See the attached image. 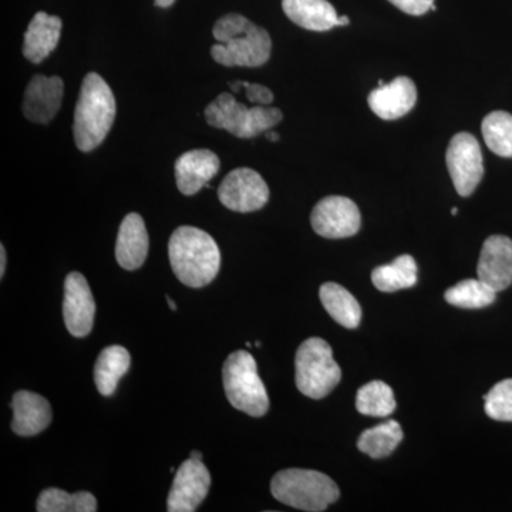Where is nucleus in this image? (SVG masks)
Here are the masks:
<instances>
[{
	"mask_svg": "<svg viewBox=\"0 0 512 512\" xmlns=\"http://www.w3.org/2000/svg\"><path fill=\"white\" fill-rule=\"evenodd\" d=\"M116 119V99L109 84L97 73L84 77L74 110L73 136L83 153H90L106 140Z\"/></svg>",
	"mask_w": 512,
	"mask_h": 512,
	"instance_id": "nucleus-3",
	"label": "nucleus"
},
{
	"mask_svg": "<svg viewBox=\"0 0 512 512\" xmlns=\"http://www.w3.org/2000/svg\"><path fill=\"white\" fill-rule=\"evenodd\" d=\"M221 161L210 150H192L175 161V180L184 195H195L207 187L220 171Z\"/></svg>",
	"mask_w": 512,
	"mask_h": 512,
	"instance_id": "nucleus-16",
	"label": "nucleus"
},
{
	"mask_svg": "<svg viewBox=\"0 0 512 512\" xmlns=\"http://www.w3.org/2000/svg\"><path fill=\"white\" fill-rule=\"evenodd\" d=\"M402 440V426L396 420H387L379 426L363 431L357 440V447L367 456L380 460L390 456Z\"/></svg>",
	"mask_w": 512,
	"mask_h": 512,
	"instance_id": "nucleus-24",
	"label": "nucleus"
},
{
	"mask_svg": "<svg viewBox=\"0 0 512 512\" xmlns=\"http://www.w3.org/2000/svg\"><path fill=\"white\" fill-rule=\"evenodd\" d=\"M168 306H170L171 311H177V305H175L173 299L170 296H167Z\"/></svg>",
	"mask_w": 512,
	"mask_h": 512,
	"instance_id": "nucleus-37",
	"label": "nucleus"
},
{
	"mask_svg": "<svg viewBox=\"0 0 512 512\" xmlns=\"http://www.w3.org/2000/svg\"><path fill=\"white\" fill-rule=\"evenodd\" d=\"M190 458H192V460L202 461V454L198 450H192Z\"/></svg>",
	"mask_w": 512,
	"mask_h": 512,
	"instance_id": "nucleus-36",
	"label": "nucleus"
},
{
	"mask_svg": "<svg viewBox=\"0 0 512 512\" xmlns=\"http://www.w3.org/2000/svg\"><path fill=\"white\" fill-rule=\"evenodd\" d=\"M266 138L271 141H278L279 140V134L275 133V131L268 130L266 131Z\"/></svg>",
	"mask_w": 512,
	"mask_h": 512,
	"instance_id": "nucleus-35",
	"label": "nucleus"
},
{
	"mask_svg": "<svg viewBox=\"0 0 512 512\" xmlns=\"http://www.w3.org/2000/svg\"><path fill=\"white\" fill-rule=\"evenodd\" d=\"M481 131L487 147L497 156L512 158V114L493 111L484 117Z\"/></svg>",
	"mask_w": 512,
	"mask_h": 512,
	"instance_id": "nucleus-28",
	"label": "nucleus"
},
{
	"mask_svg": "<svg viewBox=\"0 0 512 512\" xmlns=\"http://www.w3.org/2000/svg\"><path fill=\"white\" fill-rule=\"evenodd\" d=\"M350 23V19L348 16H338V23L336 25L338 26H348Z\"/></svg>",
	"mask_w": 512,
	"mask_h": 512,
	"instance_id": "nucleus-34",
	"label": "nucleus"
},
{
	"mask_svg": "<svg viewBox=\"0 0 512 512\" xmlns=\"http://www.w3.org/2000/svg\"><path fill=\"white\" fill-rule=\"evenodd\" d=\"M484 400V410L490 419L512 423V379L495 384Z\"/></svg>",
	"mask_w": 512,
	"mask_h": 512,
	"instance_id": "nucleus-29",
	"label": "nucleus"
},
{
	"mask_svg": "<svg viewBox=\"0 0 512 512\" xmlns=\"http://www.w3.org/2000/svg\"><path fill=\"white\" fill-rule=\"evenodd\" d=\"M218 197L228 210L254 212L268 204L269 187L261 174L251 168H237L222 180Z\"/></svg>",
	"mask_w": 512,
	"mask_h": 512,
	"instance_id": "nucleus-10",
	"label": "nucleus"
},
{
	"mask_svg": "<svg viewBox=\"0 0 512 512\" xmlns=\"http://www.w3.org/2000/svg\"><path fill=\"white\" fill-rule=\"evenodd\" d=\"M389 2L397 9L412 16L424 15L434 5V0H389Z\"/></svg>",
	"mask_w": 512,
	"mask_h": 512,
	"instance_id": "nucleus-31",
	"label": "nucleus"
},
{
	"mask_svg": "<svg viewBox=\"0 0 512 512\" xmlns=\"http://www.w3.org/2000/svg\"><path fill=\"white\" fill-rule=\"evenodd\" d=\"M39 512H96L97 500L92 493L69 494L59 488H47L37 498Z\"/></svg>",
	"mask_w": 512,
	"mask_h": 512,
	"instance_id": "nucleus-25",
	"label": "nucleus"
},
{
	"mask_svg": "<svg viewBox=\"0 0 512 512\" xmlns=\"http://www.w3.org/2000/svg\"><path fill=\"white\" fill-rule=\"evenodd\" d=\"M367 101H369L370 110L380 119H402L416 106V84L410 77H396L392 83H384L373 90Z\"/></svg>",
	"mask_w": 512,
	"mask_h": 512,
	"instance_id": "nucleus-15",
	"label": "nucleus"
},
{
	"mask_svg": "<svg viewBox=\"0 0 512 512\" xmlns=\"http://www.w3.org/2000/svg\"><path fill=\"white\" fill-rule=\"evenodd\" d=\"M444 298L450 305L461 309H483L493 305L497 291L480 278L466 279L447 289Z\"/></svg>",
	"mask_w": 512,
	"mask_h": 512,
	"instance_id": "nucleus-27",
	"label": "nucleus"
},
{
	"mask_svg": "<svg viewBox=\"0 0 512 512\" xmlns=\"http://www.w3.org/2000/svg\"><path fill=\"white\" fill-rule=\"evenodd\" d=\"M204 116L211 127L227 130L238 138L259 136L284 119V114L276 107L256 104L249 109L245 104L238 103L231 93H221L217 99L211 101Z\"/></svg>",
	"mask_w": 512,
	"mask_h": 512,
	"instance_id": "nucleus-6",
	"label": "nucleus"
},
{
	"mask_svg": "<svg viewBox=\"0 0 512 512\" xmlns=\"http://www.w3.org/2000/svg\"><path fill=\"white\" fill-rule=\"evenodd\" d=\"M12 430L18 436L32 437L45 431L52 423V407L40 394L20 390L13 396Z\"/></svg>",
	"mask_w": 512,
	"mask_h": 512,
	"instance_id": "nucleus-17",
	"label": "nucleus"
},
{
	"mask_svg": "<svg viewBox=\"0 0 512 512\" xmlns=\"http://www.w3.org/2000/svg\"><path fill=\"white\" fill-rule=\"evenodd\" d=\"M154 2H156V5L160 6V8H170L175 0H154Z\"/></svg>",
	"mask_w": 512,
	"mask_h": 512,
	"instance_id": "nucleus-33",
	"label": "nucleus"
},
{
	"mask_svg": "<svg viewBox=\"0 0 512 512\" xmlns=\"http://www.w3.org/2000/svg\"><path fill=\"white\" fill-rule=\"evenodd\" d=\"M64 84L60 77L33 76L26 87L23 113L26 119L46 124L55 119L63 100Z\"/></svg>",
	"mask_w": 512,
	"mask_h": 512,
	"instance_id": "nucleus-14",
	"label": "nucleus"
},
{
	"mask_svg": "<svg viewBox=\"0 0 512 512\" xmlns=\"http://www.w3.org/2000/svg\"><path fill=\"white\" fill-rule=\"evenodd\" d=\"M63 315L66 328L74 338H86L92 332L96 302L89 282L79 272L67 275L64 282Z\"/></svg>",
	"mask_w": 512,
	"mask_h": 512,
	"instance_id": "nucleus-12",
	"label": "nucleus"
},
{
	"mask_svg": "<svg viewBox=\"0 0 512 512\" xmlns=\"http://www.w3.org/2000/svg\"><path fill=\"white\" fill-rule=\"evenodd\" d=\"M62 19L37 12L26 30L23 55L29 62L39 64L46 59L59 43L62 35Z\"/></svg>",
	"mask_w": 512,
	"mask_h": 512,
	"instance_id": "nucleus-19",
	"label": "nucleus"
},
{
	"mask_svg": "<svg viewBox=\"0 0 512 512\" xmlns=\"http://www.w3.org/2000/svg\"><path fill=\"white\" fill-rule=\"evenodd\" d=\"M212 35L218 45L211 47V56L222 66L259 67L271 57L269 33L238 13H229L218 20Z\"/></svg>",
	"mask_w": 512,
	"mask_h": 512,
	"instance_id": "nucleus-1",
	"label": "nucleus"
},
{
	"mask_svg": "<svg viewBox=\"0 0 512 512\" xmlns=\"http://www.w3.org/2000/svg\"><path fill=\"white\" fill-rule=\"evenodd\" d=\"M130 365V353L123 346H109L100 353L94 366V382L101 396H113Z\"/></svg>",
	"mask_w": 512,
	"mask_h": 512,
	"instance_id": "nucleus-22",
	"label": "nucleus"
},
{
	"mask_svg": "<svg viewBox=\"0 0 512 512\" xmlns=\"http://www.w3.org/2000/svg\"><path fill=\"white\" fill-rule=\"evenodd\" d=\"M271 493L279 503L296 510L322 512L340 497L338 484L315 470L288 468L272 478Z\"/></svg>",
	"mask_w": 512,
	"mask_h": 512,
	"instance_id": "nucleus-4",
	"label": "nucleus"
},
{
	"mask_svg": "<svg viewBox=\"0 0 512 512\" xmlns=\"http://www.w3.org/2000/svg\"><path fill=\"white\" fill-rule=\"evenodd\" d=\"M229 87H231L234 93H239L244 89L247 99L252 104H258V106H269L274 101V93L268 87L262 86L259 83L231 82Z\"/></svg>",
	"mask_w": 512,
	"mask_h": 512,
	"instance_id": "nucleus-30",
	"label": "nucleus"
},
{
	"mask_svg": "<svg viewBox=\"0 0 512 512\" xmlns=\"http://www.w3.org/2000/svg\"><path fill=\"white\" fill-rule=\"evenodd\" d=\"M313 231L328 239L349 238L362 227V215L352 200L340 195L323 198L313 208L311 215Z\"/></svg>",
	"mask_w": 512,
	"mask_h": 512,
	"instance_id": "nucleus-9",
	"label": "nucleus"
},
{
	"mask_svg": "<svg viewBox=\"0 0 512 512\" xmlns=\"http://www.w3.org/2000/svg\"><path fill=\"white\" fill-rule=\"evenodd\" d=\"M225 394L234 409L251 417L268 413L269 397L254 356L247 350L231 353L222 367Z\"/></svg>",
	"mask_w": 512,
	"mask_h": 512,
	"instance_id": "nucleus-5",
	"label": "nucleus"
},
{
	"mask_svg": "<svg viewBox=\"0 0 512 512\" xmlns=\"http://www.w3.org/2000/svg\"><path fill=\"white\" fill-rule=\"evenodd\" d=\"M396 407L392 387L380 380L365 384L357 392L356 409L363 416L387 417L394 413Z\"/></svg>",
	"mask_w": 512,
	"mask_h": 512,
	"instance_id": "nucleus-26",
	"label": "nucleus"
},
{
	"mask_svg": "<svg viewBox=\"0 0 512 512\" xmlns=\"http://www.w3.org/2000/svg\"><path fill=\"white\" fill-rule=\"evenodd\" d=\"M446 163L454 187L461 197H470L484 177V160L477 138L458 133L448 144Z\"/></svg>",
	"mask_w": 512,
	"mask_h": 512,
	"instance_id": "nucleus-8",
	"label": "nucleus"
},
{
	"mask_svg": "<svg viewBox=\"0 0 512 512\" xmlns=\"http://www.w3.org/2000/svg\"><path fill=\"white\" fill-rule=\"evenodd\" d=\"M168 255L175 276L190 288H204L220 272V248L215 239L200 228L175 229L168 242Z\"/></svg>",
	"mask_w": 512,
	"mask_h": 512,
	"instance_id": "nucleus-2",
	"label": "nucleus"
},
{
	"mask_svg": "<svg viewBox=\"0 0 512 512\" xmlns=\"http://www.w3.org/2000/svg\"><path fill=\"white\" fill-rule=\"evenodd\" d=\"M457 212H458L457 208H453V210H451V214H453V215H457Z\"/></svg>",
	"mask_w": 512,
	"mask_h": 512,
	"instance_id": "nucleus-38",
	"label": "nucleus"
},
{
	"mask_svg": "<svg viewBox=\"0 0 512 512\" xmlns=\"http://www.w3.org/2000/svg\"><path fill=\"white\" fill-rule=\"evenodd\" d=\"M282 9L303 29L326 32L338 26V13L328 0H282Z\"/></svg>",
	"mask_w": 512,
	"mask_h": 512,
	"instance_id": "nucleus-20",
	"label": "nucleus"
},
{
	"mask_svg": "<svg viewBox=\"0 0 512 512\" xmlns=\"http://www.w3.org/2000/svg\"><path fill=\"white\" fill-rule=\"evenodd\" d=\"M5 271H6V251H5V247H0V276H2L3 278V275H5Z\"/></svg>",
	"mask_w": 512,
	"mask_h": 512,
	"instance_id": "nucleus-32",
	"label": "nucleus"
},
{
	"mask_svg": "<svg viewBox=\"0 0 512 512\" xmlns=\"http://www.w3.org/2000/svg\"><path fill=\"white\" fill-rule=\"evenodd\" d=\"M148 234L143 218L138 214H128L121 222L116 242V259L121 268L136 271L146 262L148 254Z\"/></svg>",
	"mask_w": 512,
	"mask_h": 512,
	"instance_id": "nucleus-18",
	"label": "nucleus"
},
{
	"mask_svg": "<svg viewBox=\"0 0 512 512\" xmlns=\"http://www.w3.org/2000/svg\"><path fill=\"white\" fill-rule=\"evenodd\" d=\"M295 370L299 392L315 400L329 396L342 379V370L333 359L332 348L320 338L305 340L299 346Z\"/></svg>",
	"mask_w": 512,
	"mask_h": 512,
	"instance_id": "nucleus-7",
	"label": "nucleus"
},
{
	"mask_svg": "<svg viewBox=\"0 0 512 512\" xmlns=\"http://www.w3.org/2000/svg\"><path fill=\"white\" fill-rule=\"evenodd\" d=\"M319 296L323 308L343 328L356 329L362 322L360 303L342 285L326 282L320 286Z\"/></svg>",
	"mask_w": 512,
	"mask_h": 512,
	"instance_id": "nucleus-21",
	"label": "nucleus"
},
{
	"mask_svg": "<svg viewBox=\"0 0 512 512\" xmlns=\"http://www.w3.org/2000/svg\"><path fill=\"white\" fill-rule=\"evenodd\" d=\"M416 261L412 255H400L392 264L377 266L372 272L373 285L382 292H397L417 284Z\"/></svg>",
	"mask_w": 512,
	"mask_h": 512,
	"instance_id": "nucleus-23",
	"label": "nucleus"
},
{
	"mask_svg": "<svg viewBox=\"0 0 512 512\" xmlns=\"http://www.w3.org/2000/svg\"><path fill=\"white\" fill-rule=\"evenodd\" d=\"M211 488V474L202 461L188 458L175 474L168 494V512H194L205 500Z\"/></svg>",
	"mask_w": 512,
	"mask_h": 512,
	"instance_id": "nucleus-11",
	"label": "nucleus"
},
{
	"mask_svg": "<svg viewBox=\"0 0 512 512\" xmlns=\"http://www.w3.org/2000/svg\"><path fill=\"white\" fill-rule=\"evenodd\" d=\"M477 275L481 281L497 292L512 284V239L504 235H491L485 239L478 259Z\"/></svg>",
	"mask_w": 512,
	"mask_h": 512,
	"instance_id": "nucleus-13",
	"label": "nucleus"
}]
</instances>
